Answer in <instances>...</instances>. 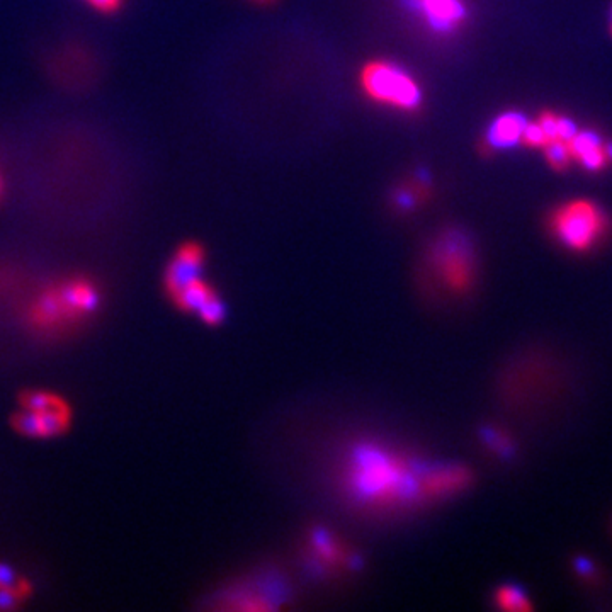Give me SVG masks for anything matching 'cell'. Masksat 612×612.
I'll return each mask as SVG.
<instances>
[{"mask_svg":"<svg viewBox=\"0 0 612 612\" xmlns=\"http://www.w3.org/2000/svg\"><path fill=\"white\" fill-rule=\"evenodd\" d=\"M334 475L342 500L368 516L427 509L458 497L473 483L468 466L429 461L376 439L347 444Z\"/></svg>","mask_w":612,"mask_h":612,"instance_id":"1","label":"cell"},{"mask_svg":"<svg viewBox=\"0 0 612 612\" xmlns=\"http://www.w3.org/2000/svg\"><path fill=\"white\" fill-rule=\"evenodd\" d=\"M476 284V252L470 237L451 228L437 235L425 257V289L442 298H465Z\"/></svg>","mask_w":612,"mask_h":612,"instance_id":"2","label":"cell"},{"mask_svg":"<svg viewBox=\"0 0 612 612\" xmlns=\"http://www.w3.org/2000/svg\"><path fill=\"white\" fill-rule=\"evenodd\" d=\"M548 230L561 247L573 254H587L606 238L611 220L594 201L572 199L551 211Z\"/></svg>","mask_w":612,"mask_h":612,"instance_id":"3","label":"cell"},{"mask_svg":"<svg viewBox=\"0 0 612 612\" xmlns=\"http://www.w3.org/2000/svg\"><path fill=\"white\" fill-rule=\"evenodd\" d=\"M361 82L369 97L393 108L412 111L422 102V91L414 77L393 63H371L364 68Z\"/></svg>","mask_w":612,"mask_h":612,"instance_id":"4","label":"cell"},{"mask_svg":"<svg viewBox=\"0 0 612 612\" xmlns=\"http://www.w3.org/2000/svg\"><path fill=\"white\" fill-rule=\"evenodd\" d=\"M21 407L23 410L14 415V427L26 436H58L70 425L68 403L53 393L28 391L21 397Z\"/></svg>","mask_w":612,"mask_h":612,"instance_id":"5","label":"cell"},{"mask_svg":"<svg viewBox=\"0 0 612 612\" xmlns=\"http://www.w3.org/2000/svg\"><path fill=\"white\" fill-rule=\"evenodd\" d=\"M408 11L424 17L427 26L436 33H453L465 23L468 11L463 0H403Z\"/></svg>","mask_w":612,"mask_h":612,"instance_id":"6","label":"cell"},{"mask_svg":"<svg viewBox=\"0 0 612 612\" xmlns=\"http://www.w3.org/2000/svg\"><path fill=\"white\" fill-rule=\"evenodd\" d=\"M306 560L315 565V570H322L320 573H329L330 570H352L349 567L354 563L356 556L351 555L347 548L342 546L339 539L335 538L330 531L315 529L310 538L306 541Z\"/></svg>","mask_w":612,"mask_h":612,"instance_id":"7","label":"cell"},{"mask_svg":"<svg viewBox=\"0 0 612 612\" xmlns=\"http://www.w3.org/2000/svg\"><path fill=\"white\" fill-rule=\"evenodd\" d=\"M567 143L573 164L589 172H601L612 164V143L604 142L595 131L578 130Z\"/></svg>","mask_w":612,"mask_h":612,"instance_id":"8","label":"cell"},{"mask_svg":"<svg viewBox=\"0 0 612 612\" xmlns=\"http://www.w3.org/2000/svg\"><path fill=\"white\" fill-rule=\"evenodd\" d=\"M204 267V250L196 244L182 245L165 272V289L170 298L176 296L187 284L201 278Z\"/></svg>","mask_w":612,"mask_h":612,"instance_id":"9","label":"cell"},{"mask_svg":"<svg viewBox=\"0 0 612 612\" xmlns=\"http://www.w3.org/2000/svg\"><path fill=\"white\" fill-rule=\"evenodd\" d=\"M527 121L522 114L504 113L499 118L493 119L492 125L487 131L488 150H507L521 143L522 131L526 128Z\"/></svg>","mask_w":612,"mask_h":612,"instance_id":"10","label":"cell"},{"mask_svg":"<svg viewBox=\"0 0 612 612\" xmlns=\"http://www.w3.org/2000/svg\"><path fill=\"white\" fill-rule=\"evenodd\" d=\"M493 602L502 611L522 612L533 609L529 597L516 585H500L499 589L495 590V594H493Z\"/></svg>","mask_w":612,"mask_h":612,"instance_id":"11","label":"cell"},{"mask_svg":"<svg viewBox=\"0 0 612 612\" xmlns=\"http://www.w3.org/2000/svg\"><path fill=\"white\" fill-rule=\"evenodd\" d=\"M544 159L548 162L551 169L555 172H565V170L573 164L572 153L568 148V143L563 140H555V142L548 143L543 148Z\"/></svg>","mask_w":612,"mask_h":612,"instance_id":"12","label":"cell"},{"mask_svg":"<svg viewBox=\"0 0 612 612\" xmlns=\"http://www.w3.org/2000/svg\"><path fill=\"white\" fill-rule=\"evenodd\" d=\"M522 145L527 148H534V150H543L550 140L544 133L543 128L539 126L538 121L533 123H527L526 128L522 131Z\"/></svg>","mask_w":612,"mask_h":612,"instance_id":"13","label":"cell"},{"mask_svg":"<svg viewBox=\"0 0 612 612\" xmlns=\"http://www.w3.org/2000/svg\"><path fill=\"white\" fill-rule=\"evenodd\" d=\"M0 589L16 590L23 597H28L29 592H31L28 582L17 577L11 568L2 565V563H0Z\"/></svg>","mask_w":612,"mask_h":612,"instance_id":"14","label":"cell"},{"mask_svg":"<svg viewBox=\"0 0 612 612\" xmlns=\"http://www.w3.org/2000/svg\"><path fill=\"white\" fill-rule=\"evenodd\" d=\"M483 439L487 442L488 448L493 449L500 456H505L509 451H512V442L509 441V437H505V434L495 431V429H488L483 434Z\"/></svg>","mask_w":612,"mask_h":612,"instance_id":"15","label":"cell"},{"mask_svg":"<svg viewBox=\"0 0 612 612\" xmlns=\"http://www.w3.org/2000/svg\"><path fill=\"white\" fill-rule=\"evenodd\" d=\"M24 599H26V597H23V595L16 592V590L0 589V611L17 607V604L24 601Z\"/></svg>","mask_w":612,"mask_h":612,"instance_id":"16","label":"cell"},{"mask_svg":"<svg viewBox=\"0 0 612 612\" xmlns=\"http://www.w3.org/2000/svg\"><path fill=\"white\" fill-rule=\"evenodd\" d=\"M415 194L412 191H408V189H400L397 194H395V206H397L398 210L402 211H410L415 206Z\"/></svg>","mask_w":612,"mask_h":612,"instance_id":"17","label":"cell"},{"mask_svg":"<svg viewBox=\"0 0 612 612\" xmlns=\"http://www.w3.org/2000/svg\"><path fill=\"white\" fill-rule=\"evenodd\" d=\"M89 4L99 9V11L111 12L118 9L121 0H87Z\"/></svg>","mask_w":612,"mask_h":612,"instance_id":"18","label":"cell"},{"mask_svg":"<svg viewBox=\"0 0 612 612\" xmlns=\"http://www.w3.org/2000/svg\"><path fill=\"white\" fill-rule=\"evenodd\" d=\"M611 34H612V11H611Z\"/></svg>","mask_w":612,"mask_h":612,"instance_id":"19","label":"cell"}]
</instances>
